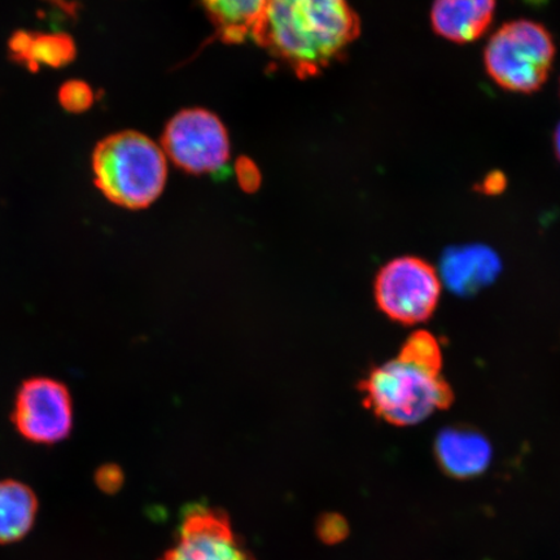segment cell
<instances>
[{"label":"cell","mask_w":560,"mask_h":560,"mask_svg":"<svg viewBox=\"0 0 560 560\" xmlns=\"http://www.w3.org/2000/svg\"><path fill=\"white\" fill-rule=\"evenodd\" d=\"M59 100L62 107L69 112L81 114L94 103V93L85 82L70 81L61 88Z\"/></svg>","instance_id":"2e32d148"},{"label":"cell","mask_w":560,"mask_h":560,"mask_svg":"<svg viewBox=\"0 0 560 560\" xmlns=\"http://www.w3.org/2000/svg\"><path fill=\"white\" fill-rule=\"evenodd\" d=\"M555 150H556V155L560 163V124L558 125V128L555 132Z\"/></svg>","instance_id":"ffe728a7"},{"label":"cell","mask_w":560,"mask_h":560,"mask_svg":"<svg viewBox=\"0 0 560 560\" xmlns=\"http://www.w3.org/2000/svg\"><path fill=\"white\" fill-rule=\"evenodd\" d=\"M439 465L454 479H472L487 470L492 460L488 439L470 427H447L438 435Z\"/></svg>","instance_id":"30bf717a"},{"label":"cell","mask_w":560,"mask_h":560,"mask_svg":"<svg viewBox=\"0 0 560 560\" xmlns=\"http://www.w3.org/2000/svg\"><path fill=\"white\" fill-rule=\"evenodd\" d=\"M11 50L15 58L37 69L40 65L61 67L72 61L74 46L65 34L18 33L11 40Z\"/></svg>","instance_id":"5bb4252c"},{"label":"cell","mask_w":560,"mask_h":560,"mask_svg":"<svg viewBox=\"0 0 560 560\" xmlns=\"http://www.w3.org/2000/svg\"><path fill=\"white\" fill-rule=\"evenodd\" d=\"M220 37L241 44L254 37L268 0H202Z\"/></svg>","instance_id":"7c38bea8"},{"label":"cell","mask_w":560,"mask_h":560,"mask_svg":"<svg viewBox=\"0 0 560 560\" xmlns=\"http://www.w3.org/2000/svg\"><path fill=\"white\" fill-rule=\"evenodd\" d=\"M37 508L30 487L16 480L0 481V544L23 538L33 527Z\"/></svg>","instance_id":"4fadbf2b"},{"label":"cell","mask_w":560,"mask_h":560,"mask_svg":"<svg viewBox=\"0 0 560 560\" xmlns=\"http://www.w3.org/2000/svg\"><path fill=\"white\" fill-rule=\"evenodd\" d=\"M363 405L394 425H416L433 411L450 408L454 394L440 375L400 359L375 368L360 383Z\"/></svg>","instance_id":"3957f363"},{"label":"cell","mask_w":560,"mask_h":560,"mask_svg":"<svg viewBox=\"0 0 560 560\" xmlns=\"http://www.w3.org/2000/svg\"><path fill=\"white\" fill-rule=\"evenodd\" d=\"M12 422L34 444L66 440L73 429V401L67 385L46 376L25 381L16 395Z\"/></svg>","instance_id":"52a82bcc"},{"label":"cell","mask_w":560,"mask_h":560,"mask_svg":"<svg viewBox=\"0 0 560 560\" xmlns=\"http://www.w3.org/2000/svg\"><path fill=\"white\" fill-rule=\"evenodd\" d=\"M441 283L433 266L419 257L395 258L383 266L375 279V300L392 320L417 325L435 313Z\"/></svg>","instance_id":"5b68a950"},{"label":"cell","mask_w":560,"mask_h":560,"mask_svg":"<svg viewBox=\"0 0 560 560\" xmlns=\"http://www.w3.org/2000/svg\"><path fill=\"white\" fill-rule=\"evenodd\" d=\"M556 52L555 39L542 24L514 20L490 37L485 66L490 79L501 89L528 95L548 81Z\"/></svg>","instance_id":"277c9868"},{"label":"cell","mask_w":560,"mask_h":560,"mask_svg":"<svg viewBox=\"0 0 560 560\" xmlns=\"http://www.w3.org/2000/svg\"><path fill=\"white\" fill-rule=\"evenodd\" d=\"M508 186L506 175L494 171L489 173L481 184L478 186V190L485 195L495 196L505 191Z\"/></svg>","instance_id":"d6986e66"},{"label":"cell","mask_w":560,"mask_h":560,"mask_svg":"<svg viewBox=\"0 0 560 560\" xmlns=\"http://www.w3.org/2000/svg\"><path fill=\"white\" fill-rule=\"evenodd\" d=\"M360 33L347 0H268L254 38L300 77L320 72Z\"/></svg>","instance_id":"6da1fadb"},{"label":"cell","mask_w":560,"mask_h":560,"mask_svg":"<svg viewBox=\"0 0 560 560\" xmlns=\"http://www.w3.org/2000/svg\"><path fill=\"white\" fill-rule=\"evenodd\" d=\"M495 0H435L431 10L433 31L454 44L478 40L493 23Z\"/></svg>","instance_id":"8fae6325"},{"label":"cell","mask_w":560,"mask_h":560,"mask_svg":"<svg viewBox=\"0 0 560 560\" xmlns=\"http://www.w3.org/2000/svg\"><path fill=\"white\" fill-rule=\"evenodd\" d=\"M161 560H254L222 510L195 505L186 511L178 540Z\"/></svg>","instance_id":"ba28073f"},{"label":"cell","mask_w":560,"mask_h":560,"mask_svg":"<svg viewBox=\"0 0 560 560\" xmlns=\"http://www.w3.org/2000/svg\"><path fill=\"white\" fill-rule=\"evenodd\" d=\"M398 359L410 363L433 375H440L443 354L439 342L429 331H417L404 342Z\"/></svg>","instance_id":"9a60e30c"},{"label":"cell","mask_w":560,"mask_h":560,"mask_svg":"<svg viewBox=\"0 0 560 560\" xmlns=\"http://www.w3.org/2000/svg\"><path fill=\"white\" fill-rule=\"evenodd\" d=\"M96 482L104 492H116V490L121 488L124 482L121 468L115 465L103 466L96 472Z\"/></svg>","instance_id":"e0dca14e"},{"label":"cell","mask_w":560,"mask_h":560,"mask_svg":"<svg viewBox=\"0 0 560 560\" xmlns=\"http://www.w3.org/2000/svg\"><path fill=\"white\" fill-rule=\"evenodd\" d=\"M318 532L322 540L335 542L345 537L347 527L341 517L330 515L320 521Z\"/></svg>","instance_id":"ac0fdd59"},{"label":"cell","mask_w":560,"mask_h":560,"mask_svg":"<svg viewBox=\"0 0 560 560\" xmlns=\"http://www.w3.org/2000/svg\"><path fill=\"white\" fill-rule=\"evenodd\" d=\"M501 268L499 255L487 245H459L441 257L439 277L447 290L471 296L493 283Z\"/></svg>","instance_id":"9c48e42d"},{"label":"cell","mask_w":560,"mask_h":560,"mask_svg":"<svg viewBox=\"0 0 560 560\" xmlns=\"http://www.w3.org/2000/svg\"><path fill=\"white\" fill-rule=\"evenodd\" d=\"M96 186L105 198L129 209H143L164 191L165 153L149 137L124 131L97 144L93 158Z\"/></svg>","instance_id":"7a4b0ae2"},{"label":"cell","mask_w":560,"mask_h":560,"mask_svg":"<svg viewBox=\"0 0 560 560\" xmlns=\"http://www.w3.org/2000/svg\"><path fill=\"white\" fill-rule=\"evenodd\" d=\"M163 145L175 165L192 174L221 173L230 160L225 126L206 109H186L175 115L166 126Z\"/></svg>","instance_id":"8992f818"}]
</instances>
